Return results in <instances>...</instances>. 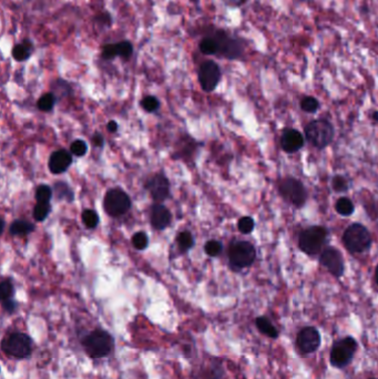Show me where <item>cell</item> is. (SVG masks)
<instances>
[{
    "mask_svg": "<svg viewBox=\"0 0 378 379\" xmlns=\"http://www.w3.org/2000/svg\"><path fill=\"white\" fill-rule=\"evenodd\" d=\"M2 307L4 311H6L7 313H13L14 311H16L17 308V303L13 301L12 298L10 299H6V301H2Z\"/></svg>",
    "mask_w": 378,
    "mask_h": 379,
    "instance_id": "f35d334b",
    "label": "cell"
},
{
    "mask_svg": "<svg viewBox=\"0 0 378 379\" xmlns=\"http://www.w3.org/2000/svg\"><path fill=\"white\" fill-rule=\"evenodd\" d=\"M103 205L108 214L118 218L130 210L131 201L126 192L120 189H111L107 192Z\"/></svg>",
    "mask_w": 378,
    "mask_h": 379,
    "instance_id": "9c48e42d",
    "label": "cell"
},
{
    "mask_svg": "<svg viewBox=\"0 0 378 379\" xmlns=\"http://www.w3.org/2000/svg\"><path fill=\"white\" fill-rule=\"evenodd\" d=\"M93 144H95L96 146H102L103 143H105V141H103V137L100 133H96L95 136H93Z\"/></svg>",
    "mask_w": 378,
    "mask_h": 379,
    "instance_id": "ab89813d",
    "label": "cell"
},
{
    "mask_svg": "<svg viewBox=\"0 0 378 379\" xmlns=\"http://www.w3.org/2000/svg\"><path fill=\"white\" fill-rule=\"evenodd\" d=\"M343 243L348 252L353 254L364 253L371 249L372 236L364 225L353 223L344 232Z\"/></svg>",
    "mask_w": 378,
    "mask_h": 379,
    "instance_id": "7a4b0ae2",
    "label": "cell"
},
{
    "mask_svg": "<svg viewBox=\"0 0 378 379\" xmlns=\"http://www.w3.org/2000/svg\"><path fill=\"white\" fill-rule=\"evenodd\" d=\"M30 53H31L30 45L27 42H23L22 45H18L13 48L12 57L14 58V60L17 61H24L30 57Z\"/></svg>",
    "mask_w": 378,
    "mask_h": 379,
    "instance_id": "7402d4cb",
    "label": "cell"
},
{
    "mask_svg": "<svg viewBox=\"0 0 378 379\" xmlns=\"http://www.w3.org/2000/svg\"><path fill=\"white\" fill-rule=\"evenodd\" d=\"M103 58L106 59H112L116 56H118V50H117V45H108L105 48H103V52H102Z\"/></svg>",
    "mask_w": 378,
    "mask_h": 379,
    "instance_id": "8d00e7d4",
    "label": "cell"
},
{
    "mask_svg": "<svg viewBox=\"0 0 378 379\" xmlns=\"http://www.w3.org/2000/svg\"><path fill=\"white\" fill-rule=\"evenodd\" d=\"M221 79L220 67L214 61H205L199 70V81L202 89L206 92L213 91Z\"/></svg>",
    "mask_w": 378,
    "mask_h": 379,
    "instance_id": "7c38bea8",
    "label": "cell"
},
{
    "mask_svg": "<svg viewBox=\"0 0 378 379\" xmlns=\"http://www.w3.org/2000/svg\"><path fill=\"white\" fill-rule=\"evenodd\" d=\"M370 379H377V378H370Z\"/></svg>",
    "mask_w": 378,
    "mask_h": 379,
    "instance_id": "ee69618b",
    "label": "cell"
},
{
    "mask_svg": "<svg viewBox=\"0 0 378 379\" xmlns=\"http://www.w3.org/2000/svg\"><path fill=\"white\" fill-rule=\"evenodd\" d=\"M320 263L330 272L333 276L341 277L344 274L345 265L342 253L333 246L325 248L321 253Z\"/></svg>",
    "mask_w": 378,
    "mask_h": 379,
    "instance_id": "8fae6325",
    "label": "cell"
},
{
    "mask_svg": "<svg viewBox=\"0 0 378 379\" xmlns=\"http://www.w3.org/2000/svg\"><path fill=\"white\" fill-rule=\"evenodd\" d=\"M55 96L52 93H46L38 101V108L42 111H50L55 106Z\"/></svg>",
    "mask_w": 378,
    "mask_h": 379,
    "instance_id": "83f0119b",
    "label": "cell"
},
{
    "mask_svg": "<svg viewBox=\"0 0 378 379\" xmlns=\"http://www.w3.org/2000/svg\"><path fill=\"white\" fill-rule=\"evenodd\" d=\"M306 140L317 149H324L332 143L334 127L327 120L318 119L309 122L305 127Z\"/></svg>",
    "mask_w": 378,
    "mask_h": 379,
    "instance_id": "5b68a950",
    "label": "cell"
},
{
    "mask_svg": "<svg viewBox=\"0 0 378 379\" xmlns=\"http://www.w3.org/2000/svg\"><path fill=\"white\" fill-rule=\"evenodd\" d=\"M200 50L204 55H215L218 51H220L219 42L215 38H205L200 43Z\"/></svg>",
    "mask_w": 378,
    "mask_h": 379,
    "instance_id": "44dd1931",
    "label": "cell"
},
{
    "mask_svg": "<svg viewBox=\"0 0 378 379\" xmlns=\"http://www.w3.org/2000/svg\"><path fill=\"white\" fill-rule=\"evenodd\" d=\"M33 230H34L33 224L22 220L14 221V222L10 225V229H9L11 235H26V234L31 233Z\"/></svg>",
    "mask_w": 378,
    "mask_h": 379,
    "instance_id": "d6986e66",
    "label": "cell"
},
{
    "mask_svg": "<svg viewBox=\"0 0 378 379\" xmlns=\"http://www.w3.org/2000/svg\"><path fill=\"white\" fill-rule=\"evenodd\" d=\"M107 127H108V130H109L110 132H116V131L118 130V125H117V122H116V121H110L109 123H108Z\"/></svg>",
    "mask_w": 378,
    "mask_h": 379,
    "instance_id": "60d3db41",
    "label": "cell"
},
{
    "mask_svg": "<svg viewBox=\"0 0 378 379\" xmlns=\"http://www.w3.org/2000/svg\"><path fill=\"white\" fill-rule=\"evenodd\" d=\"M375 279H376V283L378 285V265H377L376 270H375Z\"/></svg>",
    "mask_w": 378,
    "mask_h": 379,
    "instance_id": "7bdbcfd3",
    "label": "cell"
},
{
    "mask_svg": "<svg viewBox=\"0 0 378 379\" xmlns=\"http://www.w3.org/2000/svg\"><path fill=\"white\" fill-rule=\"evenodd\" d=\"M72 163V156L66 150L53 152L49 159V169L53 174H60L69 169Z\"/></svg>",
    "mask_w": 378,
    "mask_h": 379,
    "instance_id": "5bb4252c",
    "label": "cell"
},
{
    "mask_svg": "<svg viewBox=\"0 0 378 379\" xmlns=\"http://www.w3.org/2000/svg\"><path fill=\"white\" fill-rule=\"evenodd\" d=\"M256 258V251L253 244L247 241H239L230 246L229 259L234 268L250 267Z\"/></svg>",
    "mask_w": 378,
    "mask_h": 379,
    "instance_id": "52a82bcc",
    "label": "cell"
},
{
    "mask_svg": "<svg viewBox=\"0 0 378 379\" xmlns=\"http://www.w3.org/2000/svg\"><path fill=\"white\" fill-rule=\"evenodd\" d=\"M223 367L221 365H214L210 371V379H221L223 377Z\"/></svg>",
    "mask_w": 378,
    "mask_h": 379,
    "instance_id": "74e56055",
    "label": "cell"
},
{
    "mask_svg": "<svg viewBox=\"0 0 378 379\" xmlns=\"http://www.w3.org/2000/svg\"><path fill=\"white\" fill-rule=\"evenodd\" d=\"M304 145V136L301 132L289 129L281 137V146L286 153H295Z\"/></svg>",
    "mask_w": 378,
    "mask_h": 379,
    "instance_id": "9a60e30c",
    "label": "cell"
},
{
    "mask_svg": "<svg viewBox=\"0 0 378 379\" xmlns=\"http://www.w3.org/2000/svg\"><path fill=\"white\" fill-rule=\"evenodd\" d=\"M219 42V47L220 50L223 52V55L225 57H228L230 59H235L239 58L242 53V48H241V45L237 41L233 40V39H230L224 33H222V36L219 34L218 38H215Z\"/></svg>",
    "mask_w": 378,
    "mask_h": 379,
    "instance_id": "e0dca14e",
    "label": "cell"
},
{
    "mask_svg": "<svg viewBox=\"0 0 378 379\" xmlns=\"http://www.w3.org/2000/svg\"><path fill=\"white\" fill-rule=\"evenodd\" d=\"M373 119H374L375 121H378V111H375L374 113H373Z\"/></svg>",
    "mask_w": 378,
    "mask_h": 379,
    "instance_id": "b9f144b4",
    "label": "cell"
},
{
    "mask_svg": "<svg viewBox=\"0 0 378 379\" xmlns=\"http://www.w3.org/2000/svg\"><path fill=\"white\" fill-rule=\"evenodd\" d=\"M2 351L7 355L23 359L30 356L32 352V339L23 333H11L2 339Z\"/></svg>",
    "mask_w": 378,
    "mask_h": 379,
    "instance_id": "8992f818",
    "label": "cell"
},
{
    "mask_svg": "<svg viewBox=\"0 0 378 379\" xmlns=\"http://www.w3.org/2000/svg\"><path fill=\"white\" fill-rule=\"evenodd\" d=\"M132 244L134 248L139 251H142L146 249V246L149 244V239L144 232H137L132 238Z\"/></svg>",
    "mask_w": 378,
    "mask_h": 379,
    "instance_id": "f546056e",
    "label": "cell"
},
{
    "mask_svg": "<svg viewBox=\"0 0 378 379\" xmlns=\"http://www.w3.org/2000/svg\"><path fill=\"white\" fill-rule=\"evenodd\" d=\"M254 220L252 218H250V216H244V218L241 219L239 221V230L241 233L243 234H250L252 232V231L254 230Z\"/></svg>",
    "mask_w": 378,
    "mask_h": 379,
    "instance_id": "4dcf8cb0",
    "label": "cell"
},
{
    "mask_svg": "<svg viewBox=\"0 0 378 379\" xmlns=\"http://www.w3.org/2000/svg\"><path fill=\"white\" fill-rule=\"evenodd\" d=\"M358 349V343L354 337L346 336L342 339H338L333 344V347L330 353V363L333 367L338 369H344L350 366L355 353Z\"/></svg>",
    "mask_w": 378,
    "mask_h": 379,
    "instance_id": "3957f363",
    "label": "cell"
},
{
    "mask_svg": "<svg viewBox=\"0 0 378 379\" xmlns=\"http://www.w3.org/2000/svg\"><path fill=\"white\" fill-rule=\"evenodd\" d=\"M295 343L299 353H302L303 355H309L321 347V333L316 327L306 326L297 333Z\"/></svg>",
    "mask_w": 378,
    "mask_h": 379,
    "instance_id": "30bf717a",
    "label": "cell"
},
{
    "mask_svg": "<svg viewBox=\"0 0 378 379\" xmlns=\"http://www.w3.org/2000/svg\"><path fill=\"white\" fill-rule=\"evenodd\" d=\"M82 221L88 229H95L99 223V216L93 210H86L82 213Z\"/></svg>",
    "mask_w": 378,
    "mask_h": 379,
    "instance_id": "d4e9b609",
    "label": "cell"
},
{
    "mask_svg": "<svg viewBox=\"0 0 378 379\" xmlns=\"http://www.w3.org/2000/svg\"><path fill=\"white\" fill-rule=\"evenodd\" d=\"M151 223L156 230H164L171 223L170 211L162 204H155L151 210Z\"/></svg>",
    "mask_w": 378,
    "mask_h": 379,
    "instance_id": "2e32d148",
    "label": "cell"
},
{
    "mask_svg": "<svg viewBox=\"0 0 378 379\" xmlns=\"http://www.w3.org/2000/svg\"><path fill=\"white\" fill-rule=\"evenodd\" d=\"M302 110L308 113H315L320 108V102L314 97H305L301 102Z\"/></svg>",
    "mask_w": 378,
    "mask_h": 379,
    "instance_id": "484cf974",
    "label": "cell"
},
{
    "mask_svg": "<svg viewBox=\"0 0 378 379\" xmlns=\"http://www.w3.org/2000/svg\"><path fill=\"white\" fill-rule=\"evenodd\" d=\"M14 288L10 279H4L3 282L0 284V297L1 301H6V299H10L13 296Z\"/></svg>",
    "mask_w": 378,
    "mask_h": 379,
    "instance_id": "4316f807",
    "label": "cell"
},
{
    "mask_svg": "<svg viewBox=\"0 0 378 379\" xmlns=\"http://www.w3.org/2000/svg\"><path fill=\"white\" fill-rule=\"evenodd\" d=\"M332 186L335 192H346L348 190V182L343 176L336 175L332 180Z\"/></svg>",
    "mask_w": 378,
    "mask_h": 379,
    "instance_id": "836d02e7",
    "label": "cell"
},
{
    "mask_svg": "<svg viewBox=\"0 0 378 379\" xmlns=\"http://www.w3.org/2000/svg\"><path fill=\"white\" fill-rule=\"evenodd\" d=\"M146 189L149 190L150 194L155 202L165 201L169 198L170 195V182L162 174H156L152 178L148 184H146Z\"/></svg>",
    "mask_w": 378,
    "mask_h": 379,
    "instance_id": "4fadbf2b",
    "label": "cell"
},
{
    "mask_svg": "<svg viewBox=\"0 0 378 379\" xmlns=\"http://www.w3.org/2000/svg\"><path fill=\"white\" fill-rule=\"evenodd\" d=\"M278 190L282 198L296 208H302L306 203L307 193L305 186L295 178H286L282 180Z\"/></svg>",
    "mask_w": 378,
    "mask_h": 379,
    "instance_id": "ba28073f",
    "label": "cell"
},
{
    "mask_svg": "<svg viewBox=\"0 0 378 379\" xmlns=\"http://www.w3.org/2000/svg\"><path fill=\"white\" fill-rule=\"evenodd\" d=\"M81 344L87 355L97 359L109 355L114 349L115 339L108 332L96 329L83 337Z\"/></svg>",
    "mask_w": 378,
    "mask_h": 379,
    "instance_id": "6da1fadb",
    "label": "cell"
},
{
    "mask_svg": "<svg viewBox=\"0 0 378 379\" xmlns=\"http://www.w3.org/2000/svg\"><path fill=\"white\" fill-rule=\"evenodd\" d=\"M178 242H179L180 249L182 251H188L191 248H193L194 245L193 236L191 235V233L188 232V231H184V232L180 233L178 238Z\"/></svg>",
    "mask_w": 378,
    "mask_h": 379,
    "instance_id": "f1b7e54d",
    "label": "cell"
},
{
    "mask_svg": "<svg viewBox=\"0 0 378 379\" xmlns=\"http://www.w3.org/2000/svg\"><path fill=\"white\" fill-rule=\"evenodd\" d=\"M335 209L337 213L342 216H350L354 213V204L348 198H341L338 199L335 204Z\"/></svg>",
    "mask_w": 378,
    "mask_h": 379,
    "instance_id": "ffe728a7",
    "label": "cell"
},
{
    "mask_svg": "<svg viewBox=\"0 0 378 379\" xmlns=\"http://www.w3.org/2000/svg\"><path fill=\"white\" fill-rule=\"evenodd\" d=\"M117 50H118V56H120L122 58H129L132 55L133 48H132L130 42L121 41L119 43H117Z\"/></svg>",
    "mask_w": 378,
    "mask_h": 379,
    "instance_id": "d590c367",
    "label": "cell"
},
{
    "mask_svg": "<svg viewBox=\"0 0 378 379\" xmlns=\"http://www.w3.org/2000/svg\"><path fill=\"white\" fill-rule=\"evenodd\" d=\"M327 235V230L323 226H311L299 234L298 248L309 256L317 255L324 250Z\"/></svg>",
    "mask_w": 378,
    "mask_h": 379,
    "instance_id": "277c9868",
    "label": "cell"
},
{
    "mask_svg": "<svg viewBox=\"0 0 378 379\" xmlns=\"http://www.w3.org/2000/svg\"><path fill=\"white\" fill-rule=\"evenodd\" d=\"M142 107H143V109L145 111L148 112H153L155 111L156 109H158L160 103H159V100L156 99L155 97H152V96H149V97H145L143 100H142L141 102Z\"/></svg>",
    "mask_w": 378,
    "mask_h": 379,
    "instance_id": "e575fe53",
    "label": "cell"
},
{
    "mask_svg": "<svg viewBox=\"0 0 378 379\" xmlns=\"http://www.w3.org/2000/svg\"><path fill=\"white\" fill-rule=\"evenodd\" d=\"M255 325H256L259 333H262L266 337H269L272 339H277L279 336V332L277 328L274 326L273 323L269 321L267 317L265 316H258L255 319Z\"/></svg>",
    "mask_w": 378,
    "mask_h": 379,
    "instance_id": "ac0fdd59",
    "label": "cell"
},
{
    "mask_svg": "<svg viewBox=\"0 0 378 379\" xmlns=\"http://www.w3.org/2000/svg\"><path fill=\"white\" fill-rule=\"evenodd\" d=\"M50 204L49 203H38L33 209V218L38 222L45 221L47 219L48 214L50 213Z\"/></svg>",
    "mask_w": 378,
    "mask_h": 379,
    "instance_id": "cb8c5ba5",
    "label": "cell"
},
{
    "mask_svg": "<svg viewBox=\"0 0 378 379\" xmlns=\"http://www.w3.org/2000/svg\"><path fill=\"white\" fill-rule=\"evenodd\" d=\"M70 150L71 153L75 154L76 156H82L86 154V152L88 150L87 143L85 141L82 140H76L75 142H72L70 145Z\"/></svg>",
    "mask_w": 378,
    "mask_h": 379,
    "instance_id": "d6a6232c",
    "label": "cell"
},
{
    "mask_svg": "<svg viewBox=\"0 0 378 379\" xmlns=\"http://www.w3.org/2000/svg\"><path fill=\"white\" fill-rule=\"evenodd\" d=\"M223 246L219 241H209L205 244V252L210 256H218V255L222 252Z\"/></svg>",
    "mask_w": 378,
    "mask_h": 379,
    "instance_id": "1f68e13d",
    "label": "cell"
},
{
    "mask_svg": "<svg viewBox=\"0 0 378 379\" xmlns=\"http://www.w3.org/2000/svg\"><path fill=\"white\" fill-rule=\"evenodd\" d=\"M52 198V190L48 185H39L36 190V199L38 203H49Z\"/></svg>",
    "mask_w": 378,
    "mask_h": 379,
    "instance_id": "603a6c76",
    "label": "cell"
}]
</instances>
